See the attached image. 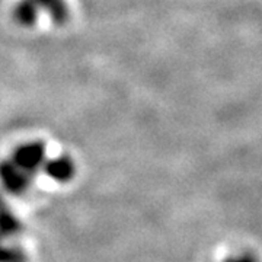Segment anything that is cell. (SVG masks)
Returning <instances> with one entry per match:
<instances>
[{"mask_svg": "<svg viewBox=\"0 0 262 262\" xmlns=\"http://www.w3.org/2000/svg\"><path fill=\"white\" fill-rule=\"evenodd\" d=\"M9 159L24 172L34 177L46 162V146L41 141H31L20 144L13 150Z\"/></svg>", "mask_w": 262, "mask_h": 262, "instance_id": "6da1fadb", "label": "cell"}, {"mask_svg": "<svg viewBox=\"0 0 262 262\" xmlns=\"http://www.w3.org/2000/svg\"><path fill=\"white\" fill-rule=\"evenodd\" d=\"M32 177L24 172L22 169L16 166L10 159L3 160L0 163V181L6 191L12 194H22L27 191L31 184Z\"/></svg>", "mask_w": 262, "mask_h": 262, "instance_id": "7a4b0ae2", "label": "cell"}, {"mask_svg": "<svg viewBox=\"0 0 262 262\" xmlns=\"http://www.w3.org/2000/svg\"><path fill=\"white\" fill-rule=\"evenodd\" d=\"M42 168L48 177L57 182H67L75 175V163L69 156H58L51 160H46Z\"/></svg>", "mask_w": 262, "mask_h": 262, "instance_id": "3957f363", "label": "cell"}, {"mask_svg": "<svg viewBox=\"0 0 262 262\" xmlns=\"http://www.w3.org/2000/svg\"><path fill=\"white\" fill-rule=\"evenodd\" d=\"M39 12L47 13L56 25H64L69 20L70 10L66 0H32Z\"/></svg>", "mask_w": 262, "mask_h": 262, "instance_id": "277c9868", "label": "cell"}, {"mask_svg": "<svg viewBox=\"0 0 262 262\" xmlns=\"http://www.w3.org/2000/svg\"><path fill=\"white\" fill-rule=\"evenodd\" d=\"M39 15V9L32 0H19L13 8V18L20 27L35 25Z\"/></svg>", "mask_w": 262, "mask_h": 262, "instance_id": "5b68a950", "label": "cell"}, {"mask_svg": "<svg viewBox=\"0 0 262 262\" xmlns=\"http://www.w3.org/2000/svg\"><path fill=\"white\" fill-rule=\"evenodd\" d=\"M226 262H253L251 258H248V256H241V258H232V259H229V261Z\"/></svg>", "mask_w": 262, "mask_h": 262, "instance_id": "8992f818", "label": "cell"}]
</instances>
